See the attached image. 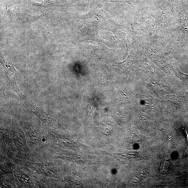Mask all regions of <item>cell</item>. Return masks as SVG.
<instances>
[{
    "label": "cell",
    "instance_id": "6da1fadb",
    "mask_svg": "<svg viewBox=\"0 0 188 188\" xmlns=\"http://www.w3.org/2000/svg\"><path fill=\"white\" fill-rule=\"evenodd\" d=\"M2 62L5 68L6 76L10 81L12 88L14 91L19 94L21 98H22L23 97V95L18 88L16 83L17 82H16V76L17 75L16 73L17 71L15 69L11 62L7 60L5 61L4 60H2Z\"/></svg>",
    "mask_w": 188,
    "mask_h": 188
}]
</instances>
